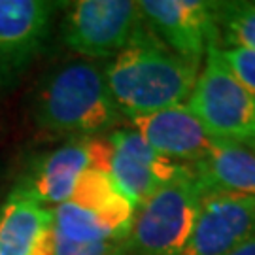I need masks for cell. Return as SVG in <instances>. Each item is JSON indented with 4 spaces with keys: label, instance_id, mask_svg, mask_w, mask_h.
Instances as JSON below:
<instances>
[{
    "label": "cell",
    "instance_id": "obj_1",
    "mask_svg": "<svg viewBox=\"0 0 255 255\" xmlns=\"http://www.w3.org/2000/svg\"><path fill=\"white\" fill-rule=\"evenodd\" d=\"M199 68L144 27L106 63L104 76L118 108L130 119L185 104L197 83Z\"/></svg>",
    "mask_w": 255,
    "mask_h": 255
},
{
    "label": "cell",
    "instance_id": "obj_2",
    "mask_svg": "<svg viewBox=\"0 0 255 255\" xmlns=\"http://www.w3.org/2000/svg\"><path fill=\"white\" fill-rule=\"evenodd\" d=\"M32 114L44 132L74 140L116 130L125 118L110 93L104 68L93 61H72L47 74L38 87Z\"/></svg>",
    "mask_w": 255,
    "mask_h": 255
},
{
    "label": "cell",
    "instance_id": "obj_3",
    "mask_svg": "<svg viewBox=\"0 0 255 255\" xmlns=\"http://www.w3.org/2000/svg\"><path fill=\"white\" fill-rule=\"evenodd\" d=\"M206 197L191 166L185 164L136 210L127 238V255H180L191 237Z\"/></svg>",
    "mask_w": 255,
    "mask_h": 255
},
{
    "label": "cell",
    "instance_id": "obj_4",
    "mask_svg": "<svg viewBox=\"0 0 255 255\" xmlns=\"http://www.w3.org/2000/svg\"><path fill=\"white\" fill-rule=\"evenodd\" d=\"M204 59L187 108L216 140L255 144V95L231 74L218 46Z\"/></svg>",
    "mask_w": 255,
    "mask_h": 255
},
{
    "label": "cell",
    "instance_id": "obj_5",
    "mask_svg": "<svg viewBox=\"0 0 255 255\" xmlns=\"http://www.w3.org/2000/svg\"><path fill=\"white\" fill-rule=\"evenodd\" d=\"M61 40L87 59H112L146 27L132 0H78L64 4Z\"/></svg>",
    "mask_w": 255,
    "mask_h": 255
},
{
    "label": "cell",
    "instance_id": "obj_6",
    "mask_svg": "<svg viewBox=\"0 0 255 255\" xmlns=\"http://www.w3.org/2000/svg\"><path fill=\"white\" fill-rule=\"evenodd\" d=\"M138 8L153 36L197 66H201L210 46H221L216 25V2L140 0Z\"/></svg>",
    "mask_w": 255,
    "mask_h": 255
},
{
    "label": "cell",
    "instance_id": "obj_7",
    "mask_svg": "<svg viewBox=\"0 0 255 255\" xmlns=\"http://www.w3.org/2000/svg\"><path fill=\"white\" fill-rule=\"evenodd\" d=\"M110 161L112 144L106 136L76 138L40 159L32 174H28L17 189L44 206H59L72 197L74 187L85 170L99 168L110 172Z\"/></svg>",
    "mask_w": 255,
    "mask_h": 255
},
{
    "label": "cell",
    "instance_id": "obj_8",
    "mask_svg": "<svg viewBox=\"0 0 255 255\" xmlns=\"http://www.w3.org/2000/svg\"><path fill=\"white\" fill-rule=\"evenodd\" d=\"M255 235V197L210 193L180 255H227Z\"/></svg>",
    "mask_w": 255,
    "mask_h": 255
},
{
    "label": "cell",
    "instance_id": "obj_9",
    "mask_svg": "<svg viewBox=\"0 0 255 255\" xmlns=\"http://www.w3.org/2000/svg\"><path fill=\"white\" fill-rule=\"evenodd\" d=\"M46 0H0V74L27 66L46 44L57 8Z\"/></svg>",
    "mask_w": 255,
    "mask_h": 255
},
{
    "label": "cell",
    "instance_id": "obj_10",
    "mask_svg": "<svg viewBox=\"0 0 255 255\" xmlns=\"http://www.w3.org/2000/svg\"><path fill=\"white\" fill-rule=\"evenodd\" d=\"M130 125L153 149L180 164L201 161L218 142L187 104L130 118Z\"/></svg>",
    "mask_w": 255,
    "mask_h": 255
},
{
    "label": "cell",
    "instance_id": "obj_11",
    "mask_svg": "<svg viewBox=\"0 0 255 255\" xmlns=\"http://www.w3.org/2000/svg\"><path fill=\"white\" fill-rule=\"evenodd\" d=\"M53 214L21 189L0 206V255H53Z\"/></svg>",
    "mask_w": 255,
    "mask_h": 255
},
{
    "label": "cell",
    "instance_id": "obj_12",
    "mask_svg": "<svg viewBox=\"0 0 255 255\" xmlns=\"http://www.w3.org/2000/svg\"><path fill=\"white\" fill-rule=\"evenodd\" d=\"M189 166L206 195L238 193L255 197V144L218 140L201 161Z\"/></svg>",
    "mask_w": 255,
    "mask_h": 255
},
{
    "label": "cell",
    "instance_id": "obj_13",
    "mask_svg": "<svg viewBox=\"0 0 255 255\" xmlns=\"http://www.w3.org/2000/svg\"><path fill=\"white\" fill-rule=\"evenodd\" d=\"M53 227L59 237L74 242H101V240H127L128 233L116 227L112 221L91 210L63 202L51 208Z\"/></svg>",
    "mask_w": 255,
    "mask_h": 255
},
{
    "label": "cell",
    "instance_id": "obj_14",
    "mask_svg": "<svg viewBox=\"0 0 255 255\" xmlns=\"http://www.w3.org/2000/svg\"><path fill=\"white\" fill-rule=\"evenodd\" d=\"M110 176L119 193L134 206V210L142 208L164 183H168L149 166L114 147L110 161Z\"/></svg>",
    "mask_w": 255,
    "mask_h": 255
},
{
    "label": "cell",
    "instance_id": "obj_15",
    "mask_svg": "<svg viewBox=\"0 0 255 255\" xmlns=\"http://www.w3.org/2000/svg\"><path fill=\"white\" fill-rule=\"evenodd\" d=\"M216 25L219 30V47H242L255 53V2H216Z\"/></svg>",
    "mask_w": 255,
    "mask_h": 255
},
{
    "label": "cell",
    "instance_id": "obj_16",
    "mask_svg": "<svg viewBox=\"0 0 255 255\" xmlns=\"http://www.w3.org/2000/svg\"><path fill=\"white\" fill-rule=\"evenodd\" d=\"M106 138L110 140L114 149H118L121 153L128 155V157L149 166L151 170H155L163 178L164 182L174 180L185 168V164L174 163V161L159 153L157 149H153L134 128H116Z\"/></svg>",
    "mask_w": 255,
    "mask_h": 255
},
{
    "label": "cell",
    "instance_id": "obj_17",
    "mask_svg": "<svg viewBox=\"0 0 255 255\" xmlns=\"http://www.w3.org/2000/svg\"><path fill=\"white\" fill-rule=\"evenodd\" d=\"M127 240H101V242H74L55 233L53 255H127Z\"/></svg>",
    "mask_w": 255,
    "mask_h": 255
},
{
    "label": "cell",
    "instance_id": "obj_18",
    "mask_svg": "<svg viewBox=\"0 0 255 255\" xmlns=\"http://www.w3.org/2000/svg\"><path fill=\"white\" fill-rule=\"evenodd\" d=\"M219 55L231 74L255 95V53L242 47H219Z\"/></svg>",
    "mask_w": 255,
    "mask_h": 255
},
{
    "label": "cell",
    "instance_id": "obj_19",
    "mask_svg": "<svg viewBox=\"0 0 255 255\" xmlns=\"http://www.w3.org/2000/svg\"><path fill=\"white\" fill-rule=\"evenodd\" d=\"M227 255H255V235L252 238H248L246 242H242L240 246L235 248V250Z\"/></svg>",
    "mask_w": 255,
    "mask_h": 255
}]
</instances>
